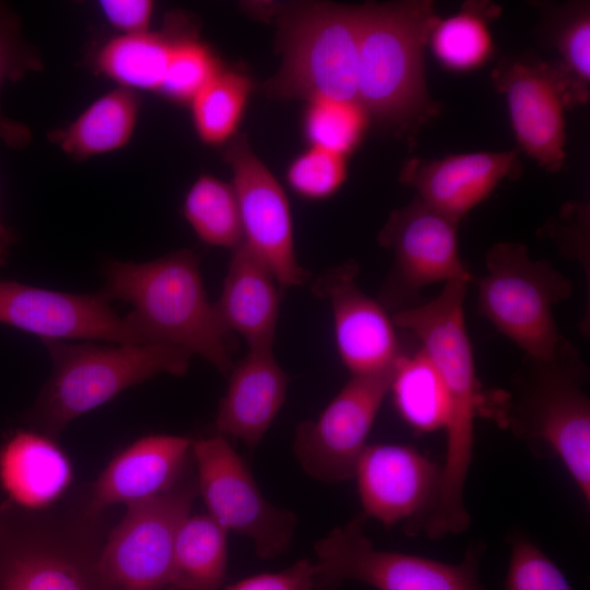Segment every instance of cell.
I'll return each mask as SVG.
<instances>
[{
	"mask_svg": "<svg viewBox=\"0 0 590 590\" xmlns=\"http://www.w3.org/2000/svg\"><path fill=\"white\" fill-rule=\"evenodd\" d=\"M588 368L565 337L544 357L524 356L507 390L483 393L481 415L509 429L534 455L558 459L590 505Z\"/></svg>",
	"mask_w": 590,
	"mask_h": 590,
	"instance_id": "6da1fadb",
	"label": "cell"
},
{
	"mask_svg": "<svg viewBox=\"0 0 590 590\" xmlns=\"http://www.w3.org/2000/svg\"><path fill=\"white\" fill-rule=\"evenodd\" d=\"M103 293L126 302V316L145 342L165 343L199 355L222 374L232 362L231 332L208 299L199 257L189 249L146 262L110 261Z\"/></svg>",
	"mask_w": 590,
	"mask_h": 590,
	"instance_id": "7a4b0ae2",
	"label": "cell"
},
{
	"mask_svg": "<svg viewBox=\"0 0 590 590\" xmlns=\"http://www.w3.org/2000/svg\"><path fill=\"white\" fill-rule=\"evenodd\" d=\"M439 20L429 0L363 5L357 102L369 117L406 125L435 113L424 60Z\"/></svg>",
	"mask_w": 590,
	"mask_h": 590,
	"instance_id": "3957f363",
	"label": "cell"
},
{
	"mask_svg": "<svg viewBox=\"0 0 590 590\" xmlns=\"http://www.w3.org/2000/svg\"><path fill=\"white\" fill-rule=\"evenodd\" d=\"M52 373L30 418L49 437L125 389L160 374L185 375L191 354L165 343H69L45 340Z\"/></svg>",
	"mask_w": 590,
	"mask_h": 590,
	"instance_id": "277c9868",
	"label": "cell"
},
{
	"mask_svg": "<svg viewBox=\"0 0 590 590\" xmlns=\"http://www.w3.org/2000/svg\"><path fill=\"white\" fill-rule=\"evenodd\" d=\"M99 517L0 505V590H103Z\"/></svg>",
	"mask_w": 590,
	"mask_h": 590,
	"instance_id": "5b68a950",
	"label": "cell"
},
{
	"mask_svg": "<svg viewBox=\"0 0 590 590\" xmlns=\"http://www.w3.org/2000/svg\"><path fill=\"white\" fill-rule=\"evenodd\" d=\"M362 14L363 5L326 2L285 10L279 19L282 64L264 92L287 99L357 102Z\"/></svg>",
	"mask_w": 590,
	"mask_h": 590,
	"instance_id": "8992f818",
	"label": "cell"
},
{
	"mask_svg": "<svg viewBox=\"0 0 590 590\" xmlns=\"http://www.w3.org/2000/svg\"><path fill=\"white\" fill-rule=\"evenodd\" d=\"M465 281L444 284L426 303L392 314L396 327L412 332L441 376L450 398L445 428L442 479L452 487L467 482L473 458L474 423L481 415L483 393L476 378L473 350L464 319Z\"/></svg>",
	"mask_w": 590,
	"mask_h": 590,
	"instance_id": "52a82bcc",
	"label": "cell"
},
{
	"mask_svg": "<svg viewBox=\"0 0 590 590\" xmlns=\"http://www.w3.org/2000/svg\"><path fill=\"white\" fill-rule=\"evenodd\" d=\"M479 308L524 355L544 357L563 335L554 307L570 297L573 282L548 260H533L524 244L500 241L485 257Z\"/></svg>",
	"mask_w": 590,
	"mask_h": 590,
	"instance_id": "ba28073f",
	"label": "cell"
},
{
	"mask_svg": "<svg viewBox=\"0 0 590 590\" xmlns=\"http://www.w3.org/2000/svg\"><path fill=\"white\" fill-rule=\"evenodd\" d=\"M366 518L359 514L315 543L317 590L346 581L376 590H486L479 578L481 544L471 545L457 564L380 550L364 532Z\"/></svg>",
	"mask_w": 590,
	"mask_h": 590,
	"instance_id": "9c48e42d",
	"label": "cell"
},
{
	"mask_svg": "<svg viewBox=\"0 0 590 590\" xmlns=\"http://www.w3.org/2000/svg\"><path fill=\"white\" fill-rule=\"evenodd\" d=\"M192 471L191 464L166 492L127 505L99 552L103 590H165L179 531L199 495Z\"/></svg>",
	"mask_w": 590,
	"mask_h": 590,
	"instance_id": "30bf717a",
	"label": "cell"
},
{
	"mask_svg": "<svg viewBox=\"0 0 590 590\" xmlns=\"http://www.w3.org/2000/svg\"><path fill=\"white\" fill-rule=\"evenodd\" d=\"M191 453L208 515L227 532L251 540L258 557L273 559L285 554L297 526L295 514L264 498L227 439L216 435L192 441Z\"/></svg>",
	"mask_w": 590,
	"mask_h": 590,
	"instance_id": "8fae6325",
	"label": "cell"
},
{
	"mask_svg": "<svg viewBox=\"0 0 590 590\" xmlns=\"http://www.w3.org/2000/svg\"><path fill=\"white\" fill-rule=\"evenodd\" d=\"M459 223L417 197L390 214L378 235V243L393 256L379 302L387 310L394 314L418 305L422 291L432 284L472 282L459 255Z\"/></svg>",
	"mask_w": 590,
	"mask_h": 590,
	"instance_id": "7c38bea8",
	"label": "cell"
},
{
	"mask_svg": "<svg viewBox=\"0 0 590 590\" xmlns=\"http://www.w3.org/2000/svg\"><path fill=\"white\" fill-rule=\"evenodd\" d=\"M394 367L379 374L351 375L316 420L296 426L293 451L310 477L331 484L354 477L370 429L389 393Z\"/></svg>",
	"mask_w": 590,
	"mask_h": 590,
	"instance_id": "4fadbf2b",
	"label": "cell"
},
{
	"mask_svg": "<svg viewBox=\"0 0 590 590\" xmlns=\"http://www.w3.org/2000/svg\"><path fill=\"white\" fill-rule=\"evenodd\" d=\"M225 161L233 172L243 243L270 269L281 287L302 286L309 273L296 256L290 203L282 186L245 135L229 143Z\"/></svg>",
	"mask_w": 590,
	"mask_h": 590,
	"instance_id": "5bb4252c",
	"label": "cell"
},
{
	"mask_svg": "<svg viewBox=\"0 0 590 590\" xmlns=\"http://www.w3.org/2000/svg\"><path fill=\"white\" fill-rule=\"evenodd\" d=\"M493 78L520 148L544 169L558 170L565 160L564 109L579 103L571 82L558 66L533 59H509Z\"/></svg>",
	"mask_w": 590,
	"mask_h": 590,
	"instance_id": "9a60e30c",
	"label": "cell"
},
{
	"mask_svg": "<svg viewBox=\"0 0 590 590\" xmlns=\"http://www.w3.org/2000/svg\"><path fill=\"white\" fill-rule=\"evenodd\" d=\"M110 302L103 291L73 294L0 281V322L35 334L42 341L146 343Z\"/></svg>",
	"mask_w": 590,
	"mask_h": 590,
	"instance_id": "2e32d148",
	"label": "cell"
},
{
	"mask_svg": "<svg viewBox=\"0 0 590 590\" xmlns=\"http://www.w3.org/2000/svg\"><path fill=\"white\" fill-rule=\"evenodd\" d=\"M363 515L387 528L422 530L439 495L441 465L413 447L367 445L354 473Z\"/></svg>",
	"mask_w": 590,
	"mask_h": 590,
	"instance_id": "e0dca14e",
	"label": "cell"
},
{
	"mask_svg": "<svg viewBox=\"0 0 590 590\" xmlns=\"http://www.w3.org/2000/svg\"><path fill=\"white\" fill-rule=\"evenodd\" d=\"M358 266L347 260L317 278L315 295L327 299L341 362L351 375L392 369L402 355L392 317L357 285Z\"/></svg>",
	"mask_w": 590,
	"mask_h": 590,
	"instance_id": "ac0fdd59",
	"label": "cell"
},
{
	"mask_svg": "<svg viewBox=\"0 0 590 590\" xmlns=\"http://www.w3.org/2000/svg\"><path fill=\"white\" fill-rule=\"evenodd\" d=\"M191 439L149 435L119 452L93 483L86 510L96 517L115 504L141 502L173 487L192 464Z\"/></svg>",
	"mask_w": 590,
	"mask_h": 590,
	"instance_id": "d6986e66",
	"label": "cell"
},
{
	"mask_svg": "<svg viewBox=\"0 0 590 590\" xmlns=\"http://www.w3.org/2000/svg\"><path fill=\"white\" fill-rule=\"evenodd\" d=\"M517 151H507L413 158L403 167L401 180L414 187L424 203L460 222L517 170Z\"/></svg>",
	"mask_w": 590,
	"mask_h": 590,
	"instance_id": "ffe728a7",
	"label": "cell"
},
{
	"mask_svg": "<svg viewBox=\"0 0 590 590\" xmlns=\"http://www.w3.org/2000/svg\"><path fill=\"white\" fill-rule=\"evenodd\" d=\"M228 374L215 430L241 440L251 450L261 442L285 402L290 377L272 351H248Z\"/></svg>",
	"mask_w": 590,
	"mask_h": 590,
	"instance_id": "44dd1931",
	"label": "cell"
},
{
	"mask_svg": "<svg viewBox=\"0 0 590 590\" xmlns=\"http://www.w3.org/2000/svg\"><path fill=\"white\" fill-rule=\"evenodd\" d=\"M270 269L241 243L232 250L215 309L224 327L246 341L249 351H272L280 294Z\"/></svg>",
	"mask_w": 590,
	"mask_h": 590,
	"instance_id": "7402d4cb",
	"label": "cell"
},
{
	"mask_svg": "<svg viewBox=\"0 0 590 590\" xmlns=\"http://www.w3.org/2000/svg\"><path fill=\"white\" fill-rule=\"evenodd\" d=\"M72 481V467L51 437L15 433L0 451V483L11 502L32 510L50 507Z\"/></svg>",
	"mask_w": 590,
	"mask_h": 590,
	"instance_id": "603a6c76",
	"label": "cell"
},
{
	"mask_svg": "<svg viewBox=\"0 0 590 590\" xmlns=\"http://www.w3.org/2000/svg\"><path fill=\"white\" fill-rule=\"evenodd\" d=\"M141 108L137 92L117 87L95 99L71 123L49 133V140L76 161L119 150L133 135Z\"/></svg>",
	"mask_w": 590,
	"mask_h": 590,
	"instance_id": "cb8c5ba5",
	"label": "cell"
},
{
	"mask_svg": "<svg viewBox=\"0 0 590 590\" xmlns=\"http://www.w3.org/2000/svg\"><path fill=\"white\" fill-rule=\"evenodd\" d=\"M180 17L158 32L119 34L95 51L97 73L131 91L158 92L164 80Z\"/></svg>",
	"mask_w": 590,
	"mask_h": 590,
	"instance_id": "d4e9b609",
	"label": "cell"
},
{
	"mask_svg": "<svg viewBox=\"0 0 590 590\" xmlns=\"http://www.w3.org/2000/svg\"><path fill=\"white\" fill-rule=\"evenodd\" d=\"M227 533L208 514L189 516L177 538L165 590H223Z\"/></svg>",
	"mask_w": 590,
	"mask_h": 590,
	"instance_id": "484cf974",
	"label": "cell"
},
{
	"mask_svg": "<svg viewBox=\"0 0 590 590\" xmlns=\"http://www.w3.org/2000/svg\"><path fill=\"white\" fill-rule=\"evenodd\" d=\"M389 393L403 422L417 433L445 430L450 416L447 387L425 353L401 355Z\"/></svg>",
	"mask_w": 590,
	"mask_h": 590,
	"instance_id": "4316f807",
	"label": "cell"
},
{
	"mask_svg": "<svg viewBox=\"0 0 590 590\" xmlns=\"http://www.w3.org/2000/svg\"><path fill=\"white\" fill-rule=\"evenodd\" d=\"M182 213L205 244L235 249L243 243L237 198L232 185L201 175L189 188Z\"/></svg>",
	"mask_w": 590,
	"mask_h": 590,
	"instance_id": "83f0119b",
	"label": "cell"
},
{
	"mask_svg": "<svg viewBox=\"0 0 590 590\" xmlns=\"http://www.w3.org/2000/svg\"><path fill=\"white\" fill-rule=\"evenodd\" d=\"M252 91L244 73L221 69L191 101L196 132L208 145L227 142L236 132Z\"/></svg>",
	"mask_w": 590,
	"mask_h": 590,
	"instance_id": "f1b7e54d",
	"label": "cell"
},
{
	"mask_svg": "<svg viewBox=\"0 0 590 590\" xmlns=\"http://www.w3.org/2000/svg\"><path fill=\"white\" fill-rule=\"evenodd\" d=\"M494 13L487 4L470 2L453 16L439 20L429 38L438 60L456 71L481 66L492 50L487 20Z\"/></svg>",
	"mask_w": 590,
	"mask_h": 590,
	"instance_id": "f546056e",
	"label": "cell"
},
{
	"mask_svg": "<svg viewBox=\"0 0 590 590\" xmlns=\"http://www.w3.org/2000/svg\"><path fill=\"white\" fill-rule=\"evenodd\" d=\"M368 118L357 102L312 99L304 114V134L310 146L346 158L361 143Z\"/></svg>",
	"mask_w": 590,
	"mask_h": 590,
	"instance_id": "4dcf8cb0",
	"label": "cell"
},
{
	"mask_svg": "<svg viewBox=\"0 0 590 590\" xmlns=\"http://www.w3.org/2000/svg\"><path fill=\"white\" fill-rule=\"evenodd\" d=\"M222 68L211 49L180 17L170 58L157 93L177 103H191Z\"/></svg>",
	"mask_w": 590,
	"mask_h": 590,
	"instance_id": "1f68e13d",
	"label": "cell"
},
{
	"mask_svg": "<svg viewBox=\"0 0 590 590\" xmlns=\"http://www.w3.org/2000/svg\"><path fill=\"white\" fill-rule=\"evenodd\" d=\"M43 69L39 54L21 35L16 17L0 5V140L12 148L31 141L27 126L5 117L1 108V92L7 82H15L30 72Z\"/></svg>",
	"mask_w": 590,
	"mask_h": 590,
	"instance_id": "d6a6232c",
	"label": "cell"
},
{
	"mask_svg": "<svg viewBox=\"0 0 590 590\" xmlns=\"http://www.w3.org/2000/svg\"><path fill=\"white\" fill-rule=\"evenodd\" d=\"M554 31L562 57L559 69L571 82L579 102L588 98L590 79V14L588 2H575L562 11Z\"/></svg>",
	"mask_w": 590,
	"mask_h": 590,
	"instance_id": "836d02e7",
	"label": "cell"
},
{
	"mask_svg": "<svg viewBox=\"0 0 590 590\" xmlns=\"http://www.w3.org/2000/svg\"><path fill=\"white\" fill-rule=\"evenodd\" d=\"M510 555L504 590H575L560 568L527 534H508Z\"/></svg>",
	"mask_w": 590,
	"mask_h": 590,
	"instance_id": "e575fe53",
	"label": "cell"
},
{
	"mask_svg": "<svg viewBox=\"0 0 590 590\" xmlns=\"http://www.w3.org/2000/svg\"><path fill=\"white\" fill-rule=\"evenodd\" d=\"M346 174L345 157L310 146L290 164L286 178L297 196L319 201L332 197Z\"/></svg>",
	"mask_w": 590,
	"mask_h": 590,
	"instance_id": "d590c367",
	"label": "cell"
},
{
	"mask_svg": "<svg viewBox=\"0 0 590 590\" xmlns=\"http://www.w3.org/2000/svg\"><path fill=\"white\" fill-rule=\"evenodd\" d=\"M565 217L560 225L556 222L552 225V237L558 246V250L568 259L576 260L581 266L587 283L589 285V247L586 244V235L588 236V206L585 204H573L566 208L563 214Z\"/></svg>",
	"mask_w": 590,
	"mask_h": 590,
	"instance_id": "8d00e7d4",
	"label": "cell"
},
{
	"mask_svg": "<svg viewBox=\"0 0 590 590\" xmlns=\"http://www.w3.org/2000/svg\"><path fill=\"white\" fill-rule=\"evenodd\" d=\"M316 574L315 562L300 559L281 571L250 576L223 590H316Z\"/></svg>",
	"mask_w": 590,
	"mask_h": 590,
	"instance_id": "74e56055",
	"label": "cell"
},
{
	"mask_svg": "<svg viewBox=\"0 0 590 590\" xmlns=\"http://www.w3.org/2000/svg\"><path fill=\"white\" fill-rule=\"evenodd\" d=\"M106 21L120 34L146 32L154 13L150 0H102L98 2Z\"/></svg>",
	"mask_w": 590,
	"mask_h": 590,
	"instance_id": "f35d334b",
	"label": "cell"
},
{
	"mask_svg": "<svg viewBox=\"0 0 590 590\" xmlns=\"http://www.w3.org/2000/svg\"><path fill=\"white\" fill-rule=\"evenodd\" d=\"M13 240V233L7 228L0 220V266L5 264L9 256V248Z\"/></svg>",
	"mask_w": 590,
	"mask_h": 590,
	"instance_id": "ab89813d",
	"label": "cell"
}]
</instances>
